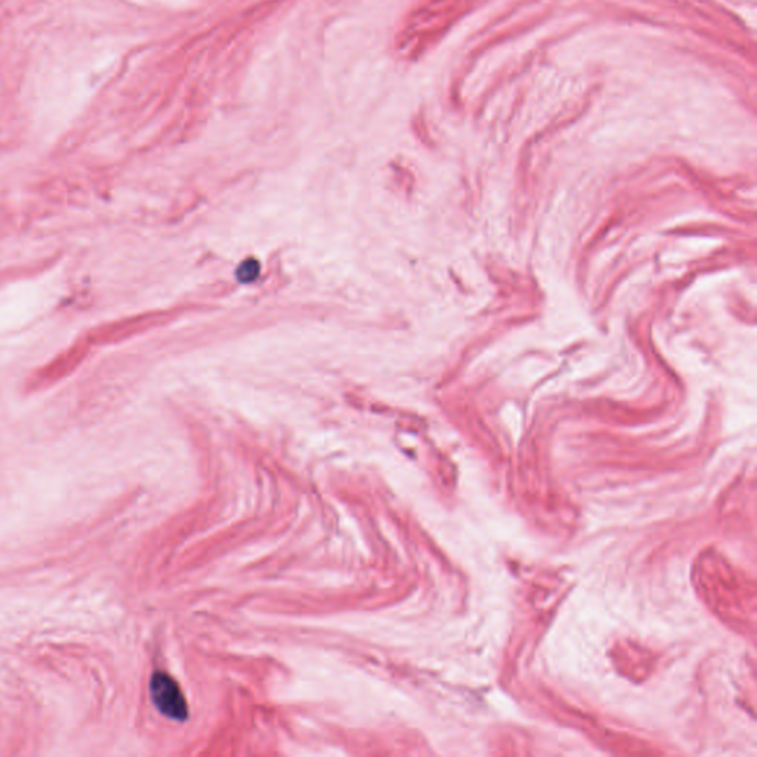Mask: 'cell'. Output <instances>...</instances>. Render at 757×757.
I'll use <instances>...</instances> for the list:
<instances>
[{"mask_svg": "<svg viewBox=\"0 0 757 757\" xmlns=\"http://www.w3.org/2000/svg\"><path fill=\"white\" fill-rule=\"evenodd\" d=\"M151 700L157 710L169 719L182 722L188 718V704L177 680L168 673L156 672L150 680Z\"/></svg>", "mask_w": 757, "mask_h": 757, "instance_id": "6da1fadb", "label": "cell"}, {"mask_svg": "<svg viewBox=\"0 0 757 757\" xmlns=\"http://www.w3.org/2000/svg\"><path fill=\"white\" fill-rule=\"evenodd\" d=\"M157 2L164 3L168 6H173V8H182V6H186L188 3H191L193 0H157Z\"/></svg>", "mask_w": 757, "mask_h": 757, "instance_id": "7a4b0ae2", "label": "cell"}]
</instances>
